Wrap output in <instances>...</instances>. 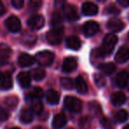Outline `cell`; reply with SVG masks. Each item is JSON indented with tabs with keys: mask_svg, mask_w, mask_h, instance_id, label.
<instances>
[{
	"mask_svg": "<svg viewBox=\"0 0 129 129\" xmlns=\"http://www.w3.org/2000/svg\"><path fill=\"white\" fill-rule=\"evenodd\" d=\"M118 42V38L115 35L113 34H108L105 36L104 41L101 47V51L103 52L104 56H108L112 52L115 45Z\"/></svg>",
	"mask_w": 129,
	"mask_h": 129,
	"instance_id": "6da1fadb",
	"label": "cell"
},
{
	"mask_svg": "<svg viewBox=\"0 0 129 129\" xmlns=\"http://www.w3.org/2000/svg\"><path fill=\"white\" fill-rule=\"evenodd\" d=\"M64 27H57L53 28L52 30L49 31L47 33L46 39L49 43L52 45H57L62 42L64 37Z\"/></svg>",
	"mask_w": 129,
	"mask_h": 129,
	"instance_id": "7a4b0ae2",
	"label": "cell"
},
{
	"mask_svg": "<svg viewBox=\"0 0 129 129\" xmlns=\"http://www.w3.org/2000/svg\"><path fill=\"white\" fill-rule=\"evenodd\" d=\"M54 60V54L49 50H43L36 55V61L43 67H47L52 64Z\"/></svg>",
	"mask_w": 129,
	"mask_h": 129,
	"instance_id": "3957f363",
	"label": "cell"
},
{
	"mask_svg": "<svg viewBox=\"0 0 129 129\" xmlns=\"http://www.w3.org/2000/svg\"><path fill=\"white\" fill-rule=\"evenodd\" d=\"M64 104L67 109L74 112H79L81 111V108H82V104H81V100L75 96H70V95L66 96Z\"/></svg>",
	"mask_w": 129,
	"mask_h": 129,
	"instance_id": "277c9868",
	"label": "cell"
},
{
	"mask_svg": "<svg viewBox=\"0 0 129 129\" xmlns=\"http://www.w3.org/2000/svg\"><path fill=\"white\" fill-rule=\"evenodd\" d=\"M99 24L97 22L94 21V20H88L86 23L83 25L82 30L83 33L86 36L90 37V36H93L94 35H95L99 31Z\"/></svg>",
	"mask_w": 129,
	"mask_h": 129,
	"instance_id": "5b68a950",
	"label": "cell"
},
{
	"mask_svg": "<svg viewBox=\"0 0 129 129\" xmlns=\"http://www.w3.org/2000/svg\"><path fill=\"white\" fill-rule=\"evenodd\" d=\"M6 26L8 30L13 33L19 32L20 30V28H21V23H20V19L16 16H13V15L8 17L6 19Z\"/></svg>",
	"mask_w": 129,
	"mask_h": 129,
	"instance_id": "8992f818",
	"label": "cell"
},
{
	"mask_svg": "<svg viewBox=\"0 0 129 129\" xmlns=\"http://www.w3.org/2000/svg\"><path fill=\"white\" fill-rule=\"evenodd\" d=\"M45 20L42 15H33L27 20V25L33 29H40L44 26Z\"/></svg>",
	"mask_w": 129,
	"mask_h": 129,
	"instance_id": "52a82bcc",
	"label": "cell"
},
{
	"mask_svg": "<svg viewBox=\"0 0 129 129\" xmlns=\"http://www.w3.org/2000/svg\"><path fill=\"white\" fill-rule=\"evenodd\" d=\"M77 60L73 57H67L64 58L62 64V71L64 73H71L74 72L77 68Z\"/></svg>",
	"mask_w": 129,
	"mask_h": 129,
	"instance_id": "ba28073f",
	"label": "cell"
},
{
	"mask_svg": "<svg viewBox=\"0 0 129 129\" xmlns=\"http://www.w3.org/2000/svg\"><path fill=\"white\" fill-rule=\"evenodd\" d=\"M129 59V48L127 46H121L115 55V60L119 64L125 63Z\"/></svg>",
	"mask_w": 129,
	"mask_h": 129,
	"instance_id": "9c48e42d",
	"label": "cell"
},
{
	"mask_svg": "<svg viewBox=\"0 0 129 129\" xmlns=\"http://www.w3.org/2000/svg\"><path fill=\"white\" fill-rule=\"evenodd\" d=\"M64 14L69 21H75L79 19V15L75 7L72 5H66L64 7Z\"/></svg>",
	"mask_w": 129,
	"mask_h": 129,
	"instance_id": "30bf717a",
	"label": "cell"
},
{
	"mask_svg": "<svg viewBox=\"0 0 129 129\" xmlns=\"http://www.w3.org/2000/svg\"><path fill=\"white\" fill-rule=\"evenodd\" d=\"M82 13L86 16H93L98 13V7L96 5L91 2H86L82 5Z\"/></svg>",
	"mask_w": 129,
	"mask_h": 129,
	"instance_id": "8fae6325",
	"label": "cell"
},
{
	"mask_svg": "<svg viewBox=\"0 0 129 129\" xmlns=\"http://www.w3.org/2000/svg\"><path fill=\"white\" fill-rule=\"evenodd\" d=\"M104 57V55L103 54V52L101 51L100 49H94L91 52V55H90V60L91 63L94 66H102L104 63L103 62V59Z\"/></svg>",
	"mask_w": 129,
	"mask_h": 129,
	"instance_id": "7c38bea8",
	"label": "cell"
},
{
	"mask_svg": "<svg viewBox=\"0 0 129 129\" xmlns=\"http://www.w3.org/2000/svg\"><path fill=\"white\" fill-rule=\"evenodd\" d=\"M36 61V58L31 55L27 53H22L20 55L18 58V64L21 67H27L32 66Z\"/></svg>",
	"mask_w": 129,
	"mask_h": 129,
	"instance_id": "4fadbf2b",
	"label": "cell"
},
{
	"mask_svg": "<svg viewBox=\"0 0 129 129\" xmlns=\"http://www.w3.org/2000/svg\"><path fill=\"white\" fill-rule=\"evenodd\" d=\"M31 74L27 72H21L17 76V81L21 88H27L30 86L31 83Z\"/></svg>",
	"mask_w": 129,
	"mask_h": 129,
	"instance_id": "5bb4252c",
	"label": "cell"
},
{
	"mask_svg": "<svg viewBox=\"0 0 129 129\" xmlns=\"http://www.w3.org/2000/svg\"><path fill=\"white\" fill-rule=\"evenodd\" d=\"M12 50L11 48L5 43H2L0 45V63L2 64H5L11 57Z\"/></svg>",
	"mask_w": 129,
	"mask_h": 129,
	"instance_id": "9a60e30c",
	"label": "cell"
},
{
	"mask_svg": "<svg viewBox=\"0 0 129 129\" xmlns=\"http://www.w3.org/2000/svg\"><path fill=\"white\" fill-rule=\"evenodd\" d=\"M125 27V24L119 19H112L110 20L107 23V27L112 32H119Z\"/></svg>",
	"mask_w": 129,
	"mask_h": 129,
	"instance_id": "2e32d148",
	"label": "cell"
},
{
	"mask_svg": "<svg viewBox=\"0 0 129 129\" xmlns=\"http://www.w3.org/2000/svg\"><path fill=\"white\" fill-rule=\"evenodd\" d=\"M66 44H67V48L70 50H78L81 47V42L79 37L75 36H71L67 37V41H66Z\"/></svg>",
	"mask_w": 129,
	"mask_h": 129,
	"instance_id": "e0dca14e",
	"label": "cell"
},
{
	"mask_svg": "<svg viewBox=\"0 0 129 129\" xmlns=\"http://www.w3.org/2000/svg\"><path fill=\"white\" fill-rule=\"evenodd\" d=\"M45 97H46V101L49 104L55 105V104H58L59 99H60V94L54 89H50L46 92Z\"/></svg>",
	"mask_w": 129,
	"mask_h": 129,
	"instance_id": "ac0fdd59",
	"label": "cell"
},
{
	"mask_svg": "<svg viewBox=\"0 0 129 129\" xmlns=\"http://www.w3.org/2000/svg\"><path fill=\"white\" fill-rule=\"evenodd\" d=\"M67 124V117L63 113L55 115L52 119V126L55 129H60Z\"/></svg>",
	"mask_w": 129,
	"mask_h": 129,
	"instance_id": "d6986e66",
	"label": "cell"
},
{
	"mask_svg": "<svg viewBox=\"0 0 129 129\" xmlns=\"http://www.w3.org/2000/svg\"><path fill=\"white\" fill-rule=\"evenodd\" d=\"M129 80V74L126 71H121L118 73L116 77V84L118 87L120 88H125L127 85Z\"/></svg>",
	"mask_w": 129,
	"mask_h": 129,
	"instance_id": "ffe728a7",
	"label": "cell"
},
{
	"mask_svg": "<svg viewBox=\"0 0 129 129\" xmlns=\"http://www.w3.org/2000/svg\"><path fill=\"white\" fill-rule=\"evenodd\" d=\"M126 101V96L123 92L117 91L112 94L111 95V103L115 106H120L124 104Z\"/></svg>",
	"mask_w": 129,
	"mask_h": 129,
	"instance_id": "44dd1931",
	"label": "cell"
},
{
	"mask_svg": "<svg viewBox=\"0 0 129 129\" xmlns=\"http://www.w3.org/2000/svg\"><path fill=\"white\" fill-rule=\"evenodd\" d=\"M33 118H34V114H33V111L30 109L25 108L20 111V120L24 124H28L32 122Z\"/></svg>",
	"mask_w": 129,
	"mask_h": 129,
	"instance_id": "7402d4cb",
	"label": "cell"
},
{
	"mask_svg": "<svg viewBox=\"0 0 129 129\" xmlns=\"http://www.w3.org/2000/svg\"><path fill=\"white\" fill-rule=\"evenodd\" d=\"M13 88V80L7 74H2L1 78V88L2 90H8Z\"/></svg>",
	"mask_w": 129,
	"mask_h": 129,
	"instance_id": "603a6c76",
	"label": "cell"
},
{
	"mask_svg": "<svg viewBox=\"0 0 129 129\" xmlns=\"http://www.w3.org/2000/svg\"><path fill=\"white\" fill-rule=\"evenodd\" d=\"M75 85H76V88H77L79 93H81V94L87 93V91H88V86H87V83L85 82L84 79H83L81 76H78V77L76 78Z\"/></svg>",
	"mask_w": 129,
	"mask_h": 129,
	"instance_id": "cb8c5ba5",
	"label": "cell"
},
{
	"mask_svg": "<svg viewBox=\"0 0 129 129\" xmlns=\"http://www.w3.org/2000/svg\"><path fill=\"white\" fill-rule=\"evenodd\" d=\"M43 89L40 88H32V90H30L28 94L27 95V98L29 99V100H40V99L43 97Z\"/></svg>",
	"mask_w": 129,
	"mask_h": 129,
	"instance_id": "d4e9b609",
	"label": "cell"
},
{
	"mask_svg": "<svg viewBox=\"0 0 129 129\" xmlns=\"http://www.w3.org/2000/svg\"><path fill=\"white\" fill-rule=\"evenodd\" d=\"M100 69L104 74H111L116 69V66L115 64H113L112 62H108V63H104L100 67Z\"/></svg>",
	"mask_w": 129,
	"mask_h": 129,
	"instance_id": "484cf974",
	"label": "cell"
},
{
	"mask_svg": "<svg viewBox=\"0 0 129 129\" xmlns=\"http://www.w3.org/2000/svg\"><path fill=\"white\" fill-rule=\"evenodd\" d=\"M30 74H31V77L35 81H42L45 77V75H46V73L42 68H36L34 70H32Z\"/></svg>",
	"mask_w": 129,
	"mask_h": 129,
	"instance_id": "4316f807",
	"label": "cell"
},
{
	"mask_svg": "<svg viewBox=\"0 0 129 129\" xmlns=\"http://www.w3.org/2000/svg\"><path fill=\"white\" fill-rule=\"evenodd\" d=\"M51 25L54 28L62 27V16L59 13H53L51 16Z\"/></svg>",
	"mask_w": 129,
	"mask_h": 129,
	"instance_id": "83f0119b",
	"label": "cell"
},
{
	"mask_svg": "<svg viewBox=\"0 0 129 129\" xmlns=\"http://www.w3.org/2000/svg\"><path fill=\"white\" fill-rule=\"evenodd\" d=\"M31 108H32V111H35L37 114H41L43 111V105L42 104L41 100H32L31 101Z\"/></svg>",
	"mask_w": 129,
	"mask_h": 129,
	"instance_id": "f1b7e54d",
	"label": "cell"
},
{
	"mask_svg": "<svg viewBox=\"0 0 129 129\" xmlns=\"http://www.w3.org/2000/svg\"><path fill=\"white\" fill-rule=\"evenodd\" d=\"M114 118L118 123H123L128 118V112L125 110H120L116 113Z\"/></svg>",
	"mask_w": 129,
	"mask_h": 129,
	"instance_id": "f546056e",
	"label": "cell"
},
{
	"mask_svg": "<svg viewBox=\"0 0 129 129\" xmlns=\"http://www.w3.org/2000/svg\"><path fill=\"white\" fill-rule=\"evenodd\" d=\"M4 103L8 108L13 110V109H15L16 106L18 105L19 100H18V97H16V96H8L5 99Z\"/></svg>",
	"mask_w": 129,
	"mask_h": 129,
	"instance_id": "4dcf8cb0",
	"label": "cell"
},
{
	"mask_svg": "<svg viewBox=\"0 0 129 129\" xmlns=\"http://www.w3.org/2000/svg\"><path fill=\"white\" fill-rule=\"evenodd\" d=\"M60 85L64 89H72L74 88V81L71 78L68 77H63L60 79Z\"/></svg>",
	"mask_w": 129,
	"mask_h": 129,
	"instance_id": "1f68e13d",
	"label": "cell"
},
{
	"mask_svg": "<svg viewBox=\"0 0 129 129\" xmlns=\"http://www.w3.org/2000/svg\"><path fill=\"white\" fill-rule=\"evenodd\" d=\"M94 81L95 83L98 88H103V87L105 85L106 83V80L102 74H94Z\"/></svg>",
	"mask_w": 129,
	"mask_h": 129,
	"instance_id": "d6a6232c",
	"label": "cell"
},
{
	"mask_svg": "<svg viewBox=\"0 0 129 129\" xmlns=\"http://www.w3.org/2000/svg\"><path fill=\"white\" fill-rule=\"evenodd\" d=\"M80 128L81 129H90L91 127V120L88 117L81 118L80 120Z\"/></svg>",
	"mask_w": 129,
	"mask_h": 129,
	"instance_id": "836d02e7",
	"label": "cell"
},
{
	"mask_svg": "<svg viewBox=\"0 0 129 129\" xmlns=\"http://www.w3.org/2000/svg\"><path fill=\"white\" fill-rule=\"evenodd\" d=\"M101 125H102L104 129H114L111 121L108 118H106V117H103L101 118Z\"/></svg>",
	"mask_w": 129,
	"mask_h": 129,
	"instance_id": "e575fe53",
	"label": "cell"
},
{
	"mask_svg": "<svg viewBox=\"0 0 129 129\" xmlns=\"http://www.w3.org/2000/svg\"><path fill=\"white\" fill-rule=\"evenodd\" d=\"M42 1H37V0H31L29 2V8L32 11H36L40 8V6H42Z\"/></svg>",
	"mask_w": 129,
	"mask_h": 129,
	"instance_id": "d590c367",
	"label": "cell"
},
{
	"mask_svg": "<svg viewBox=\"0 0 129 129\" xmlns=\"http://www.w3.org/2000/svg\"><path fill=\"white\" fill-rule=\"evenodd\" d=\"M105 12L109 14H118L119 13V10L118 9V7L114 6V5H109L108 7L106 8Z\"/></svg>",
	"mask_w": 129,
	"mask_h": 129,
	"instance_id": "8d00e7d4",
	"label": "cell"
},
{
	"mask_svg": "<svg viewBox=\"0 0 129 129\" xmlns=\"http://www.w3.org/2000/svg\"><path fill=\"white\" fill-rule=\"evenodd\" d=\"M0 118L2 121H6V120L8 119L9 118V113L6 110H5L4 108H1V111H0Z\"/></svg>",
	"mask_w": 129,
	"mask_h": 129,
	"instance_id": "74e56055",
	"label": "cell"
},
{
	"mask_svg": "<svg viewBox=\"0 0 129 129\" xmlns=\"http://www.w3.org/2000/svg\"><path fill=\"white\" fill-rule=\"evenodd\" d=\"M12 5H13V7H15L16 9H20L22 8L24 5V1L23 0H13L12 1Z\"/></svg>",
	"mask_w": 129,
	"mask_h": 129,
	"instance_id": "f35d334b",
	"label": "cell"
},
{
	"mask_svg": "<svg viewBox=\"0 0 129 129\" xmlns=\"http://www.w3.org/2000/svg\"><path fill=\"white\" fill-rule=\"evenodd\" d=\"M118 4H119L122 7H128L129 6V0H118Z\"/></svg>",
	"mask_w": 129,
	"mask_h": 129,
	"instance_id": "ab89813d",
	"label": "cell"
},
{
	"mask_svg": "<svg viewBox=\"0 0 129 129\" xmlns=\"http://www.w3.org/2000/svg\"><path fill=\"white\" fill-rule=\"evenodd\" d=\"M5 13H6V8H5L4 5L1 3V4H0V14L3 15Z\"/></svg>",
	"mask_w": 129,
	"mask_h": 129,
	"instance_id": "60d3db41",
	"label": "cell"
},
{
	"mask_svg": "<svg viewBox=\"0 0 129 129\" xmlns=\"http://www.w3.org/2000/svg\"><path fill=\"white\" fill-rule=\"evenodd\" d=\"M34 129H46L45 127H43V126H36V127H35Z\"/></svg>",
	"mask_w": 129,
	"mask_h": 129,
	"instance_id": "b9f144b4",
	"label": "cell"
},
{
	"mask_svg": "<svg viewBox=\"0 0 129 129\" xmlns=\"http://www.w3.org/2000/svg\"><path fill=\"white\" fill-rule=\"evenodd\" d=\"M123 129H129V124H128V125H125V126L124 127Z\"/></svg>",
	"mask_w": 129,
	"mask_h": 129,
	"instance_id": "7bdbcfd3",
	"label": "cell"
},
{
	"mask_svg": "<svg viewBox=\"0 0 129 129\" xmlns=\"http://www.w3.org/2000/svg\"><path fill=\"white\" fill-rule=\"evenodd\" d=\"M10 129H20L19 127H12V128H10Z\"/></svg>",
	"mask_w": 129,
	"mask_h": 129,
	"instance_id": "ee69618b",
	"label": "cell"
},
{
	"mask_svg": "<svg viewBox=\"0 0 129 129\" xmlns=\"http://www.w3.org/2000/svg\"><path fill=\"white\" fill-rule=\"evenodd\" d=\"M67 129H74V128H71V127H70V128H67Z\"/></svg>",
	"mask_w": 129,
	"mask_h": 129,
	"instance_id": "f6af8a7d",
	"label": "cell"
}]
</instances>
